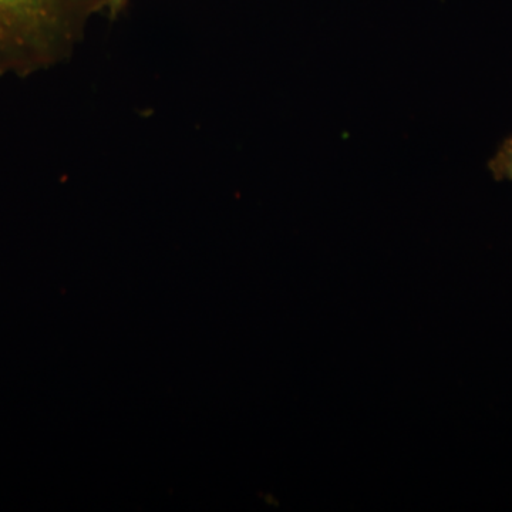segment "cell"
Masks as SVG:
<instances>
[{
  "mask_svg": "<svg viewBox=\"0 0 512 512\" xmlns=\"http://www.w3.org/2000/svg\"><path fill=\"white\" fill-rule=\"evenodd\" d=\"M488 170L497 181H512V136L505 138L497 153L488 161Z\"/></svg>",
  "mask_w": 512,
  "mask_h": 512,
  "instance_id": "7a4b0ae2",
  "label": "cell"
},
{
  "mask_svg": "<svg viewBox=\"0 0 512 512\" xmlns=\"http://www.w3.org/2000/svg\"><path fill=\"white\" fill-rule=\"evenodd\" d=\"M101 0H0V53L52 42L80 28Z\"/></svg>",
  "mask_w": 512,
  "mask_h": 512,
  "instance_id": "6da1fadb",
  "label": "cell"
},
{
  "mask_svg": "<svg viewBox=\"0 0 512 512\" xmlns=\"http://www.w3.org/2000/svg\"><path fill=\"white\" fill-rule=\"evenodd\" d=\"M128 3H130V0H106V10L104 12L109 15L111 20H116L127 9Z\"/></svg>",
  "mask_w": 512,
  "mask_h": 512,
  "instance_id": "3957f363",
  "label": "cell"
}]
</instances>
